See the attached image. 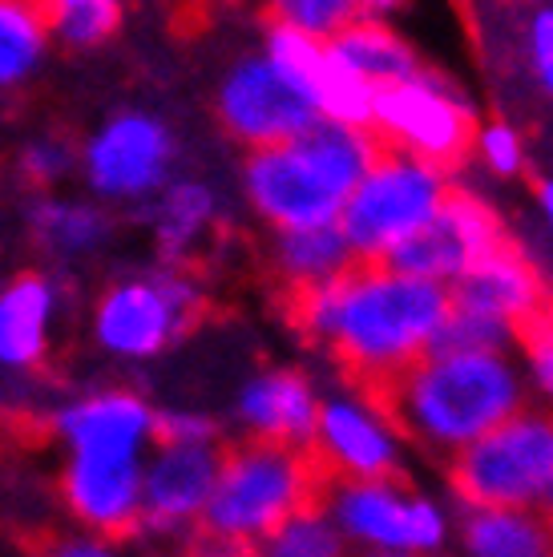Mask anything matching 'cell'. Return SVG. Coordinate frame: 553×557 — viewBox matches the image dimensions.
Masks as SVG:
<instances>
[{
    "label": "cell",
    "mask_w": 553,
    "mask_h": 557,
    "mask_svg": "<svg viewBox=\"0 0 553 557\" xmlns=\"http://www.w3.org/2000/svg\"><path fill=\"white\" fill-rule=\"evenodd\" d=\"M271 304L287 332L323 351L335 376L368 400L408 363L429 356L453 307V292L441 278L413 275L380 259H356L323 283L271 292Z\"/></svg>",
    "instance_id": "6da1fadb"
},
{
    "label": "cell",
    "mask_w": 553,
    "mask_h": 557,
    "mask_svg": "<svg viewBox=\"0 0 553 557\" xmlns=\"http://www.w3.org/2000/svg\"><path fill=\"white\" fill-rule=\"evenodd\" d=\"M368 405L429 457L448 460L521 412L526 380L505 351H429L368 396Z\"/></svg>",
    "instance_id": "7a4b0ae2"
},
{
    "label": "cell",
    "mask_w": 553,
    "mask_h": 557,
    "mask_svg": "<svg viewBox=\"0 0 553 557\" xmlns=\"http://www.w3.org/2000/svg\"><path fill=\"white\" fill-rule=\"evenodd\" d=\"M332 469L316 445H283L263 436L226 441L207 509L186 537L194 554H263L275 530L299 509L328 505Z\"/></svg>",
    "instance_id": "3957f363"
},
{
    "label": "cell",
    "mask_w": 553,
    "mask_h": 557,
    "mask_svg": "<svg viewBox=\"0 0 553 557\" xmlns=\"http://www.w3.org/2000/svg\"><path fill=\"white\" fill-rule=\"evenodd\" d=\"M384 141L372 126L319 117L299 138L255 146L243 158V190L271 231L340 223L344 202L360 186Z\"/></svg>",
    "instance_id": "277c9868"
},
{
    "label": "cell",
    "mask_w": 553,
    "mask_h": 557,
    "mask_svg": "<svg viewBox=\"0 0 553 557\" xmlns=\"http://www.w3.org/2000/svg\"><path fill=\"white\" fill-rule=\"evenodd\" d=\"M207 278L202 267L191 263H162L146 275L118 278L97 295L94 339L122 360H150L182 344L214 315Z\"/></svg>",
    "instance_id": "5b68a950"
},
{
    "label": "cell",
    "mask_w": 553,
    "mask_h": 557,
    "mask_svg": "<svg viewBox=\"0 0 553 557\" xmlns=\"http://www.w3.org/2000/svg\"><path fill=\"white\" fill-rule=\"evenodd\" d=\"M372 129L384 146L425 158L444 174L469 166L481 141V122L460 85L441 70H416L404 82L376 89Z\"/></svg>",
    "instance_id": "8992f818"
},
{
    "label": "cell",
    "mask_w": 553,
    "mask_h": 557,
    "mask_svg": "<svg viewBox=\"0 0 553 557\" xmlns=\"http://www.w3.org/2000/svg\"><path fill=\"white\" fill-rule=\"evenodd\" d=\"M448 488L472 505H533L553 485V412H513L444 460Z\"/></svg>",
    "instance_id": "52a82bcc"
},
{
    "label": "cell",
    "mask_w": 553,
    "mask_h": 557,
    "mask_svg": "<svg viewBox=\"0 0 553 557\" xmlns=\"http://www.w3.org/2000/svg\"><path fill=\"white\" fill-rule=\"evenodd\" d=\"M453 186V174L425 158L384 146L344 202L340 226L356 259H388L404 238L429 223Z\"/></svg>",
    "instance_id": "ba28073f"
},
{
    "label": "cell",
    "mask_w": 553,
    "mask_h": 557,
    "mask_svg": "<svg viewBox=\"0 0 553 557\" xmlns=\"http://www.w3.org/2000/svg\"><path fill=\"white\" fill-rule=\"evenodd\" d=\"M328 509L347 542L376 554H437L448 537V521L437 505L401 476H335Z\"/></svg>",
    "instance_id": "9c48e42d"
},
{
    "label": "cell",
    "mask_w": 553,
    "mask_h": 557,
    "mask_svg": "<svg viewBox=\"0 0 553 557\" xmlns=\"http://www.w3.org/2000/svg\"><path fill=\"white\" fill-rule=\"evenodd\" d=\"M214 117L226 138L255 150V146L299 138L323 113L271 57H243L219 82Z\"/></svg>",
    "instance_id": "30bf717a"
},
{
    "label": "cell",
    "mask_w": 553,
    "mask_h": 557,
    "mask_svg": "<svg viewBox=\"0 0 553 557\" xmlns=\"http://www.w3.org/2000/svg\"><path fill=\"white\" fill-rule=\"evenodd\" d=\"M509 235L513 231L505 226L501 210L489 198H481L477 190L453 182L429 223L420 226L416 235L404 238L401 247L388 255V259H380V263H392L401 267V271L441 278L444 283V278L469 275L472 267L481 263L484 255Z\"/></svg>",
    "instance_id": "8fae6325"
},
{
    "label": "cell",
    "mask_w": 553,
    "mask_h": 557,
    "mask_svg": "<svg viewBox=\"0 0 553 557\" xmlns=\"http://www.w3.org/2000/svg\"><path fill=\"white\" fill-rule=\"evenodd\" d=\"M226 441H158L142 481V533L191 537L222 469Z\"/></svg>",
    "instance_id": "7c38bea8"
},
{
    "label": "cell",
    "mask_w": 553,
    "mask_h": 557,
    "mask_svg": "<svg viewBox=\"0 0 553 557\" xmlns=\"http://www.w3.org/2000/svg\"><path fill=\"white\" fill-rule=\"evenodd\" d=\"M142 481L146 469L134 453H82L73 448L57 476L61 505L77 517V525L106 537L130 542L142 533Z\"/></svg>",
    "instance_id": "4fadbf2b"
},
{
    "label": "cell",
    "mask_w": 553,
    "mask_h": 557,
    "mask_svg": "<svg viewBox=\"0 0 553 557\" xmlns=\"http://www.w3.org/2000/svg\"><path fill=\"white\" fill-rule=\"evenodd\" d=\"M174 166V134L150 113H118L82 150L89 186L106 198H146Z\"/></svg>",
    "instance_id": "5bb4252c"
},
{
    "label": "cell",
    "mask_w": 553,
    "mask_h": 557,
    "mask_svg": "<svg viewBox=\"0 0 553 557\" xmlns=\"http://www.w3.org/2000/svg\"><path fill=\"white\" fill-rule=\"evenodd\" d=\"M453 304L477 307L484 315L509 323L513 335H517L526 323H533L538 315L550 311L553 292L545 275H541V267L533 263V255L517 243V235H509L501 238L469 275L457 278Z\"/></svg>",
    "instance_id": "9a60e30c"
},
{
    "label": "cell",
    "mask_w": 553,
    "mask_h": 557,
    "mask_svg": "<svg viewBox=\"0 0 553 557\" xmlns=\"http://www.w3.org/2000/svg\"><path fill=\"white\" fill-rule=\"evenodd\" d=\"M316 453L332 476H401V432L392 429L368 400L335 396L319 405V424L311 436Z\"/></svg>",
    "instance_id": "2e32d148"
},
{
    "label": "cell",
    "mask_w": 553,
    "mask_h": 557,
    "mask_svg": "<svg viewBox=\"0 0 553 557\" xmlns=\"http://www.w3.org/2000/svg\"><path fill=\"white\" fill-rule=\"evenodd\" d=\"M235 420L243 436H263L283 445H311L319 424L316 388L295 368H263L238 388Z\"/></svg>",
    "instance_id": "e0dca14e"
},
{
    "label": "cell",
    "mask_w": 553,
    "mask_h": 557,
    "mask_svg": "<svg viewBox=\"0 0 553 557\" xmlns=\"http://www.w3.org/2000/svg\"><path fill=\"white\" fill-rule=\"evenodd\" d=\"M153 238H158V251L162 263H191L207 271L210 259L226 247V223H222L219 198L207 182H170L158 207L150 210Z\"/></svg>",
    "instance_id": "ac0fdd59"
},
{
    "label": "cell",
    "mask_w": 553,
    "mask_h": 557,
    "mask_svg": "<svg viewBox=\"0 0 553 557\" xmlns=\"http://www.w3.org/2000/svg\"><path fill=\"white\" fill-rule=\"evenodd\" d=\"M153 412L134 388H106L85 396L53 420L57 432L82 453H134L153 441Z\"/></svg>",
    "instance_id": "d6986e66"
},
{
    "label": "cell",
    "mask_w": 553,
    "mask_h": 557,
    "mask_svg": "<svg viewBox=\"0 0 553 557\" xmlns=\"http://www.w3.org/2000/svg\"><path fill=\"white\" fill-rule=\"evenodd\" d=\"M53 278L45 271H21L0 292V363L21 372L49 368V323H53Z\"/></svg>",
    "instance_id": "ffe728a7"
},
{
    "label": "cell",
    "mask_w": 553,
    "mask_h": 557,
    "mask_svg": "<svg viewBox=\"0 0 553 557\" xmlns=\"http://www.w3.org/2000/svg\"><path fill=\"white\" fill-rule=\"evenodd\" d=\"M352 263H356V251H352V243H347L340 223L275 231L271 247H267V278H271V292L323 283V278L347 271Z\"/></svg>",
    "instance_id": "44dd1931"
},
{
    "label": "cell",
    "mask_w": 553,
    "mask_h": 557,
    "mask_svg": "<svg viewBox=\"0 0 553 557\" xmlns=\"http://www.w3.org/2000/svg\"><path fill=\"white\" fill-rule=\"evenodd\" d=\"M460 545L481 557H545L553 521L529 505H472L460 521Z\"/></svg>",
    "instance_id": "7402d4cb"
},
{
    "label": "cell",
    "mask_w": 553,
    "mask_h": 557,
    "mask_svg": "<svg viewBox=\"0 0 553 557\" xmlns=\"http://www.w3.org/2000/svg\"><path fill=\"white\" fill-rule=\"evenodd\" d=\"M335 53L344 57L356 73H364L376 89H384L392 82L413 77L416 70H425V61L416 53V45L401 37L388 21H356L352 28L335 33L328 41Z\"/></svg>",
    "instance_id": "603a6c76"
},
{
    "label": "cell",
    "mask_w": 553,
    "mask_h": 557,
    "mask_svg": "<svg viewBox=\"0 0 553 557\" xmlns=\"http://www.w3.org/2000/svg\"><path fill=\"white\" fill-rule=\"evenodd\" d=\"M28 235L41 251L57 255V259H77L85 251H97L113 235V219L85 202L37 198L28 207Z\"/></svg>",
    "instance_id": "cb8c5ba5"
},
{
    "label": "cell",
    "mask_w": 553,
    "mask_h": 557,
    "mask_svg": "<svg viewBox=\"0 0 553 557\" xmlns=\"http://www.w3.org/2000/svg\"><path fill=\"white\" fill-rule=\"evenodd\" d=\"M49 16L33 0H0V89L25 85L49 49Z\"/></svg>",
    "instance_id": "d4e9b609"
},
{
    "label": "cell",
    "mask_w": 553,
    "mask_h": 557,
    "mask_svg": "<svg viewBox=\"0 0 553 557\" xmlns=\"http://www.w3.org/2000/svg\"><path fill=\"white\" fill-rule=\"evenodd\" d=\"M368 16V0H263L267 25L304 28L311 37L332 41L335 33Z\"/></svg>",
    "instance_id": "484cf974"
},
{
    "label": "cell",
    "mask_w": 553,
    "mask_h": 557,
    "mask_svg": "<svg viewBox=\"0 0 553 557\" xmlns=\"http://www.w3.org/2000/svg\"><path fill=\"white\" fill-rule=\"evenodd\" d=\"M263 554L275 557H335L344 554V530L332 517L328 505H311L299 509L295 517H287L275 530V537L267 542Z\"/></svg>",
    "instance_id": "4316f807"
},
{
    "label": "cell",
    "mask_w": 553,
    "mask_h": 557,
    "mask_svg": "<svg viewBox=\"0 0 553 557\" xmlns=\"http://www.w3.org/2000/svg\"><path fill=\"white\" fill-rule=\"evenodd\" d=\"M118 28H122V0H73L53 16V33L73 53L106 45Z\"/></svg>",
    "instance_id": "83f0119b"
},
{
    "label": "cell",
    "mask_w": 553,
    "mask_h": 557,
    "mask_svg": "<svg viewBox=\"0 0 553 557\" xmlns=\"http://www.w3.org/2000/svg\"><path fill=\"white\" fill-rule=\"evenodd\" d=\"M77 166V141L65 134H45V138L28 141L21 158H16V174L25 178V186L49 190Z\"/></svg>",
    "instance_id": "f1b7e54d"
},
{
    "label": "cell",
    "mask_w": 553,
    "mask_h": 557,
    "mask_svg": "<svg viewBox=\"0 0 553 557\" xmlns=\"http://www.w3.org/2000/svg\"><path fill=\"white\" fill-rule=\"evenodd\" d=\"M477 158L493 170L497 178H517L526 170V146H521V134L509 126V122H493V126H481V141H477Z\"/></svg>",
    "instance_id": "f546056e"
},
{
    "label": "cell",
    "mask_w": 553,
    "mask_h": 557,
    "mask_svg": "<svg viewBox=\"0 0 553 557\" xmlns=\"http://www.w3.org/2000/svg\"><path fill=\"white\" fill-rule=\"evenodd\" d=\"M517 344L526 348L529 368H533L541 392L553 400V307L545 311V315H538V320L526 323V327L517 332Z\"/></svg>",
    "instance_id": "4dcf8cb0"
},
{
    "label": "cell",
    "mask_w": 553,
    "mask_h": 557,
    "mask_svg": "<svg viewBox=\"0 0 553 557\" xmlns=\"http://www.w3.org/2000/svg\"><path fill=\"white\" fill-rule=\"evenodd\" d=\"M158 441H222V432L207 412H158L153 445Z\"/></svg>",
    "instance_id": "1f68e13d"
},
{
    "label": "cell",
    "mask_w": 553,
    "mask_h": 557,
    "mask_svg": "<svg viewBox=\"0 0 553 557\" xmlns=\"http://www.w3.org/2000/svg\"><path fill=\"white\" fill-rule=\"evenodd\" d=\"M529 65H533L541 94L553 98V4L538 9L533 25H529Z\"/></svg>",
    "instance_id": "d6a6232c"
},
{
    "label": "cell",
    "mask_w": 553,
    "mask_h": 557,
    "mask_svg": "<svg viewBox=\"0 0 553 557\" xmlns=\"http://www.w3.org/2000/svg\"><path fill=\"white\" fill-rule=\"evenodd\" d=\"M222 4H238V0H182V13L179 16H194V21H207L214 9Z\"/></svg>",
    "instance_id": "836d02e7"
},
{
    "label": "cell",
    "mask_w": 553,
    "mask_h": 557,
    "mask_svg": "<svg viewBox=\"0 0 553 557\" xmlns=\"http://www.w3.org/2000/svg\"><path fill=\"white\" fill-rule=\"evenodd\" d=\"M533 195H538L541 214H545V223H550V235H553V182L538 178V182H533Z\"/></svg>",
    "instance_id": "e575fe53"
},
{
    "label": "cell",
    "mask_w": 553,
    "mask_h": 557,
    "mask_svg": "<svg viewBox=\"0 0 553 557\" xmlns=\"http://www.w3.org/2000/svg\"><path fill=\"white\" fill-rule=\"evenodd\" d=\"M33 4H37V9H41V13L49 16V25H53V16L61 13L65 4H73V0H33Z\"/></svg>",
    "instance_id": "d590c367"
},
{
    "label": "cell",
    "mask_w": 553,
    "mask_h": 557,
    "mask_svg": "<svg viewBox=\"0 0 553 557\" xmlns=\"http://www.w3.org/2000/svg\"><path fill=\"white\" fill-rule=\"evenodd\" d=\"M541 513H545L553 521V485L545 488V497H541Z\"/></svg>",
    "instance_id": "8d00e7d4"
}]
</instances>
